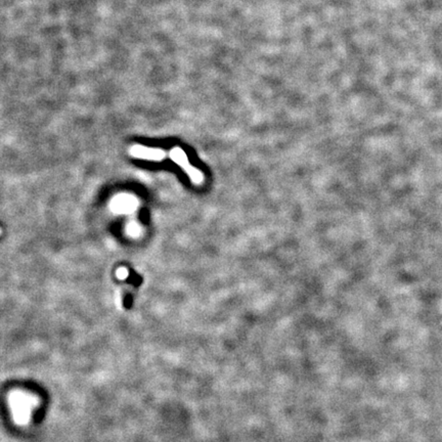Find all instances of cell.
Here are the masks:
<instances>
[{
    "mask_svg": "<svg viewBox=\"0 0 442 442\" xmlns=\"http://www.w3.org/2000/svg\"><path fill=\"white\" fill-rule=\"evenodd\" d=\"M129 230H130V233L132 234H137L138 233H139V228L137 226V224H135V223H132L131 224L130 226H129Z\"/></svg>",
    "mask_w": 442,
    "mask_h": 442,
    "instance_id": "5b68a950",
    "label": "cell"
},
{
    "mask_svg": "<svg viewBox=\"0 0 442 442\" xmlns=\"http://www.w3.org/2000/svg\"><path fill=\"white\" fill-rule=\"evenodd\" d=\"M128 276V271L125 268H120L117 271V277L120 280H124L126 279Z\"/></svg>",
    "mask_w": 442,
    "mask_h": 442,
    "instance_id": "277c9868",
    "label": "cell"
},
{
    "mask_svg": "<svg viewBox=\"0 0 442 442\" xmlns=\"http://www.w3.org/2000/svg\"><path fill=\"white\" fill-rule=\"evenodd\" d=\"M129 154L134 158L151 161H161L165 158V152L160 149H152L143 146L135 145L131 147Z\"/></svg>",
    "mask_w": 442,
    "mask_h": 442,
    "instance_id": "7a4b0ae2",
    "label": "cell"
},
{
    "mask_svg": "<svg viewBox=\"0 0 442 442\" xmlns=\"http://www.w3.org/2000/svg\"><path fill=\"white\" fill-rule=\"evenodd\" d=\"M170 158L177 164L182 167V168L186 172V174L192 179V182L196 184H200L203 182V175L202 173L194 168V167L190 165V163L187 160V157L185 153L182 150L175 148L170 152Z\"/></svg>",
    "mask_w": 442,
    "mask_h": 442,
    "instance_id": "6da1fadb",
    "label": "cell"
},
{
    "mask_svg": "<svg viewBox=\"0 0 442 442\" xmlns=\"http://www.w3.org/2000/svg\"><path fill=\"white\" fill-rule=\"evenodd\" d=\"M133 199L129 196H121L114 200L112 207L116 212H129L134 208Z\"/></svg>",
    "mask_w": 442,
    "mask_h": 442,
    "instance_id": "3957f363",
    "label": "cell"
}]
</instances>
